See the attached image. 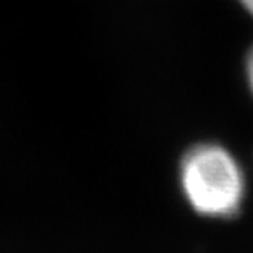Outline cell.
<instances>
[{
  "label": "cell",
  "mask_w": 253,
  "mask_h": 253,
  "mask_svg": "<svg viewBox=\"0 0 253 253\" xmlns=\"http://www.w3.org/2000/svg\"><path fill=\"white\" fill-rule=\"evenodd\" d=\"M246 78H248L250 90H252V93H253V47L248 55V60H246Z\"/></svg>",
  "instance_id": "2"
},
{
  "label": "cell",
  "mask_w": 253,
  "mask_h": 253,
  "mask_svg": "<svg viewBox=\"0 0 253 253\" xmlns=\"http://www.w3.org/2000/svg\"><path fill=\"white\" fill-rule=\"evenodd\" d=\"M239 2H241V4L245 5L246 11H248L250 14L253 16V0H239Z\"/></svg>",
  "instance_id": "3"
},
{
  "label": "cell",
  "mask_w": 253,
  "mask_h": 253,
  "mask_svg": "<svg viewBox=\"0 0 253 253\" xmlns=\"http://www.w3.org/2000/svg\"><path fill=\"white\" fill-rule=\"evenodd\" d=\"M181 188L199 214L230 218L241 210L245 174L234 155L220 144H199L186 151L179 169Z\"/></svg>",
  "instance_id": "1"
}]
</instances>
